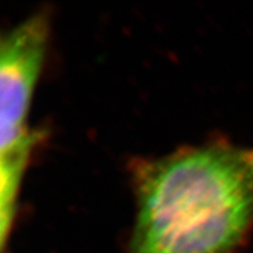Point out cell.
<instances>
[{"mask_svg": "<svg viewBox=\"0 0 253 253\" xmlns=\"http://www.w3.org/2000/svg\"><path fill=\"white\" fill-rule=\"evenodd\" d=\"M126 253H240L253 229V148L226 140L133 163Z\"/></svg>", "mask_w": 253, "mask_h": 253, "instance_id": "6da1fadb", "label": "cell"}, {"mask_svg": "<svg viewBox=\"0 0 253 253\" xmlns=\"http://www.w3.org/2000/svg\"><path fill=\"white\" fill-rule=\"evenodd\" d=\"M50 37V16L32 14L2 34L0 42V245L10 243L18 197L36 144L29 126L34 91Z\"/></svg>", "mask_w": 253, "mask_h": 253, "instance_id": "7a4b0ae2", "label": "cell"}]
</instances>
